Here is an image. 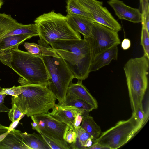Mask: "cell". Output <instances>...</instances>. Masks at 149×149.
Returning <instances> with one entry per match:
<instances>
[{"mask_svg": "<svg viewBox=\"0 0 149 149\" xmlns=\"http://www.w3.org/2000/svg\"><path fill=\"white\" fill-rule=\"evenodd\" d=\"M12 52L11 69L25 82L48 86L50 76L42 57L19 49Z\"/></svg>", "mask_w": 149, "mask_h": 149, "instance_id": "cell-4", "label": "cell"}, {"mask_svg": "<svg viewBox=\"0 0 149 149\" xmlns=\"http://www.w3.org/2000/svg\"><path fill=\"white\" fill-rule=\"evenodd\" d=\"M1 90V87H0V91Z\"/></svg>", "mask_w": 149, "mask_h": 149, "instance_id": "cell-41", "label": "cell"}, {"mask_svg": "<svg viewBox=\"0 0 149 149\" xmlns=\"http://www.w3.org/2000/svg\"><path fill=\"white\" fill-rule=\"evenodd\" d=\"M130 40L127 38H125L122 41L121 43V47L124 50L128 49L131 46Z\"/></svg>", "mask_w": 149, "mask_h": 149, "instance_id": "cell-35", "label": "cell"}, {"mask_svg": "<svg viewBox=\"0 0 149 149\" xmlns=\"http://www.w3.org/2000/svg\"><path fill=\"white\" fill-rule=\"evenodd\" d=\"M93 142V139L91 138H89L86 141L85 144L86 149L90 147L92 145Z\"/></svg>", "mask_w": 149, "mask_h": 149, "instance_id": "cell-38", "label": "cell"}, {"mask_svg": "<svg viewBox=\"0 0 149 149\" xmlns=\"http://www.w3.org/2000/svg\"><path fill=\"white\" fill-rule=\"evenodd\" d=\"M149 60L144 55L131 58L123 67L131 107L135 113L141 105L147 88Z\"/></svg>", "mask_w": 149, "mask_h": 149, "instance_id": "cell-5", "label": "cell"}, {"mask_svg": "<svg viewBox=\"0 0 149 149\" xmlns=\"http://www.w3.org/2000/svg\"><path fill=\"white\" fill-rule=\"evenodd\" d=\"M86 149H109L108 148L102 146L97 143H94L90 147L87 148Z\"/></svg>", "mask_w": 149, "mask_h": 149, "instance_id": "cell-36", "label": "cell"}, {"mask_svg": "<svg viewBox=\"0 0 149 149\" xmlns=\"http://www.w3.org/2000/svg\"><path fill=\"white\" fill-rule=\"evenodd\" d=\"M76 137L75 141L70 146L71 149H85V144L89 138H92L93 142L94 139L93 137L80 126L74 129Z\"/></svg>", "mask_w": 149, "mask_h": 149, "instance_id": "cell-23", "label": "cell"}, {"mask_svg": "<svg viewBox=\"0 0 149 149\" xmlns=\"http://www.w3.org/2000/svg\"><path fill=\"white\" fill-rule=\"evenodd\" d=\"M21 119V118H19L16 121L12 122V123L9 127V129L8 132H9L10 131H11L13 129H14V127L17 125L19 121Z\"/></svg>", "mask_w": 149, "mask_h": 149, "instance_id": "cell-37", "label": "cell"}, {"mask_svg": "<svg viewBox=\"0 0 149 149\" xmlns=\"http://www.w3.org/2000/svg\"><path fill=\"white\" fill-rule=\"evenodd\" d=\"M107 3L119 19L134 23L141 22L142 14L138 9L129 6L120 0H109Z\"/></svg>", "mask_w": 149, "mask_h": 149, "instance_id": "cell-13", "label": "cell"}, {"mask_svg": "<svg viewBox=\"0 0 149 149\" xmlns=\"http://www.w3.org/2000/svg\"><path fill=\"white\" fill-rule=\"evenodd\" d=\"M66 3V12L67 14L83 16L90 18L93 20L91 15L83 8L77 0H67Z\"/></svg>", "mask_w": 149, "mask_h": 149, "instance_id": "cell-24", "label": "cell"}, {"mask_svg": "<svg viewBox=\"0 0 149 149\" xmlns=\"http://www.w3.org/2000/svg\"><path fill=\"white\" fill-rule=\"evenodd\" d=\"M80 126L93 137L94 142L102 133L100 127L96 124L93 117L89 115L83 118Z\"/></svg>", "mask_w": 149, "mask_h": 149, "instance_id": "cell-22", "label": "cell"}, {"mask_svg": "<svg viewBox=\"0 0 149 149\" xmlns=\"http://www.w3.org/2000/svg\"><path fill=\"white\" fill-rule=\"evenodd\" d=\"M33 37L26 34L11 36L0 40V61L3 64L11 68L12 49H19V45Z\"/></svg>", "mask_w": 149, "mask_h": 149, "instance_id": "cell-12", "label": "cell"}, {"mask_svg": "<svg viewBox=\"0 0 149 149\" xmlns=\"http://www.w3.org/2000/svg\"><path fill=\"white\" fill-rule=\"evenodd\" d=\"M9 127L0 124V141L7 135L8 132Z\"/></svg>", "mask_w": 149, "mask_h": 149, "instance_id": "cell-34", "label": "cell"}, {"mask_svg": "<svg viewBox=\"0 0 149 149\" xmlns=\"http://www.w3.org/2000/svg\"><path fill=\"white\" fill-rule=\"evenodd\" d=\"M135 113L139 121L143 125L147 119L143 110L141 104Z\"/></svg>", "mask_w": 149, "mask_h": 149, "instance_id": "cell-30", "label": "cell"}, {"mask_svg": "<svg viewBox=\"0 0 149 149\" xmlns=\"http://www.w3.org/2000/svg\"><path fill=\"white\" fill-rule=\"evenodd\" d=\"M67 93L89 104L94 109H97L98 105L97 101L83 85L82 81H77L76 83L71 82L68 87Z\"/></svg>", "mask_w": 149, "mask_h": 149, "instance_id": "cell-17", "label": "cell"}, {"mask_svg": "<svg viewBox=\"0 0 149 149\" xmlns=\"http://www.w3.org/2000/svg\"><path fill=\"white\" fill-rule=\"evenodd\" d=\"M40 135L49 145L51 149H63L61 146L44 135Z\"/></svg>", "mask_w": 149, "mask_h": 149, "instance_id": "cell-31", "label": "cell"}, {"mask_svg": "<svg viewBox=\"0 0 149 149\" xmlns=\"http://www.w3.org/2000/svg\"><path fill=\"white\" fill-rule=\"evenodd\" d=\"M11 104L12 108L8 112V116L9 120L13 122L19 118L21 119L24 115L15 104Z\"/></svg>", "mask_w": 149, "mask_h": 149, "instance_id": "cell-28", "label": "cell"}, {"mask_svg": "<svg viewBox=\"0 0 149 149\" xmlns=\"http://www.w3.org/2000/svg\"><path fill=\"white\" fill-rule=\"evenodd\" d=\"M84 37L80 40L60 41L50 44L64 60L78 81L88 77L94 57L91 38Z\"/></svg>", "mask_w": 149, "mask_h": 149, "instance_id": "cell-1", "label": "cell"}, {"mask_svg": "<svg viewBox=\"0 0 149 149\" xmlns=\"http://www.w3.org/2000/svg\"><path fill=\"white\" fill-rule=\"evenodd\" d=\"M90 37L94 56L120 43L118 32L94 22L92 26Z\"/></svg>", "mask_w": 149, "mask_h": 149, "instance_id": "cell-9", "label": "cell"}, {"mask_svg": "<svg viewBox=\"0 0 149 149\" xmlns=\"http://www.w3.org/2000/svg\"><path fill=\"white\" fill-rule=\"evenodd\" d=\"M146 100L141 102V105L143 110L144 112L147 119L149 116L148 96L146 97Z\"/></svg>", "mask_w": 149, "mask_h": 149, "instance_id": "cell-33", "label": "cell"}, {"mask_svg": "<svg viewBox=\"0 0 149 149\" xmlns=\"http://www.w3.org/2000/svg\"><path fill=\"white\" fill-rule=\"evenodd\" d=\"M76 137V133L74 130L69 128L66 134L65 141L67 143L71 144L75 141Z\"/></svg>", "mask_w": 149, "mask_h": 149, "instance_id": "cell-29", "label": "cell"}, {"mask_svg": "<svg viewBox=\"0 0 149 149\" xmlns=\"http://www.w3.org/2000/svg\"><path fill=\"white\" fill-rule=\"evenodd\" d=\"M21 134L23 141L29 149H51L41 135L21 132Z\"/></svg>", "mask_w": 149, "mask_h": 149, "instance_id": "cell-19", "label": "cell"}, {"mask_svg": "<svg viewBox=\"0 0 149 149\" xmlns=\"http://www.w3.org/2000/svg\"><path fill=\"white\" fill-rule=\"evenodd\" d=\"M34 23L39 33L38 44L44 47H50L51 43L58 41L81 39L80 33L74 30L68 24L66 16L54 10L39 16Z\"/></svg>", "mask_w": 149, "mask_h": 149, "instance_id": "cell-3", "label": "cell"}, {"mask_svg": "<svg viewBox=\"0 0 149 149\" xmlns=\"http://www.w3.org/2000/svg\"><path fill=\"white\" fill-rule=\"evenodd\" d=\"M118 52L117 45H115L95 55L91 65L90 72L96 71L109 65L112 60H116Z\"/></svg>", "mask_w": 149, "mask_h": 149, "instance_id": "cell-16", "label": "cell"}, {"mask_svg": "<svg viewBox=\"0 0 149 149\" xmlns=\"http://www.w3.org/2000/svg\"><path fill=\"white\" fill-rule=\"evenodd\" d=\"M66 16L68 24L74 30L81 34L84 37H90L94 20L77 15L67 14Z\"/></svg>", "mask_w": 149, "mask_h": 149, "instance_id": "cell-15", "label": "cell"}, {"mask_svg": "<svg viewBox=\"0 0 149 149\" xmlns=\"http://www.w3.org/2000/svg\"><path fill=\"white\" fill-rule=\"evenodd\" d=\"M141 45L143 47L144 55L149 59V32L147 30L145 25L142 23Z\"/></svg>", "mask_w": 149, "mask_h": 149, "instance_id": "cell-25", "label": "cell"}, {"mask_svg": "<svg viewBox=\"0 0 149 149\" xmlns=\"http://www.w3.org/2000/svg\"><path fill=\"white\" fill-rule=\"evenodd\" d=\"M6 95V94H0V113L8 112L10 110L4 104V99Z\"/></svg>", "mask_w": 149, "mask_h": 149, "instance_id": "cell-32", "label": "cell"}, {"mask_svg": "<svg viewBox=\"0 0 149 149\" xmlns=\"http://www.w3.org/2000/svg\"><path fill=\"white\" fill-rule=\"evenodd\" d=\"M143 125L133 112L128 119L118 121L114 126L102 133L94 143L109 149L118 148L128 142Z\"/></svg>", "mask_w": 149, "mask_h": 149, "instance_id": "cell-7", "label": "cell"}, {"mask_svg": "<svg viewBox=\"0 0 149 149\" xmlns=\"http://www.w3.org/2000/svg\"><path fill=\"white\" fill-rule=\"evenodd\" d=\"M3 3V0H0V10L2 7Z\"/></svg>", "mask_w": 149, "mask_h": 149, "instance_id": "cell-40", "label": "cell"}, {"mask_svg": "<svg viewBox=\"0 0 149 149\" xmlns=\"http://www.w3.org/2000/svg\"><path fill=\"white\" fill-rule=\"evenodd\" d=\"M142 10L141 23L144 24L149 32V0H139Z\"/></svg>", "mask_w": 149, "mask_h": 149, "instance_id": "cell-26", "label": "cell"}, {"mask_svg": "<svg viewBox=\"0 0 149 149\" xmlns=\"http://www.w3.org/2000/svg\"><path fill=\"white\" fill-rule=\"evenodd\" d=\"M32 121L37 124L38 133L54 141L63 149H71L65 141L69 127L54 118L48 113L31 116Z\"/></svg>", "mask_w": 149, "mask_h": 149, "instance_id": "cell-8", "label": "cell"}, {"mask_svg": "<svg viewBox=\"0 0 149 149\" xmlns=\"http://www.w3.org/2000/svg\"><path fill=\"white\" fill-rule=\"evenodd\" d=\"M24 46L29 52L40 57H59L54 49L51 47H47L35 43L27 42L24 43Z\"/></svg>", "mask_w": 149, "mask_h": 149, "instance_id": "cell-20", "label": "cell"}, {"mask_svg": "<svg viewBox=\"0 0 149 149\" xmlns=\"http://www.w3.org/2000/svg\"><path fill=\"white\" fill-rule=\"evenodd\" d=\"M33 121V122L31 123L32 127V128L34 130H35L37 132H38V129L37 124L35 121Z\"/></svg>", "mask_w": 149, "mask_h": 149, "instance_id": "cell-39", "label": "cell"}, {"mask_svg": "<svg viewBox=\"0 0 149 149\" xmlns=\"http://www.w3.org/2000/svg\"><path fill=\"white\" fill-rule=\"evenodd\" d=\"M50 76L48 87L58 101V104L64 102L68 87L74 76L64 60L58 57L43 56Z\"/></svg>", "mask_w": 149, "mask_h": 149, "instance_id": "cell-6", "label": "cell"}, {"mask_svg": "<svg viewBox=\"0 0 149 149\" xmlns=\"http://www.w3.org/2000/svg\"><path fill=\"white\" fill-rule=\"evenodd\" d=\"M92 16L95 22L118 32L121 30L119 23L107 9L103 6V2L97 0H77Z\"/></svg>", "mask_w": 149, "mask_h": 149, "instance_id": "cell-10", "label": "cell"}, {"mask_svg": "<svg viewBox=\"0 0 149 149\" xmlns=\"http://www.w3.org/2000/svg\"><path fill=\"white\" fill-rule=\"evenodd\" d=\"M80 109L76 108L56 104L48 113L57 120L68 125L74 130V124L76 113Z\"/></svg>", "mask_w": 149, "mask_h": 149, "instance_id": "cell-14", "label": "cell"}, {"mask_svg": "<svg viewBox=\"0 0 149 149\" xmlns=\"http://www.w3.org/2000/svg\"><path fill=\"white\" fill-rule=\"evenodd\" d=\"M21 132L13 129L0 141V149H29L23 142Z\"/></svg>", "mask_w": 149, "mask_h": 149, "instance_id": "cell-18", "label": "cell"}, {"mask_svg": "<svg viewBox=\"0 0 149 149\" xmlns=\"http://www.w3.org/2000/svg\"><path fill=\"white\" fill-rule=\"evenodd\" d=\"M18 82L23 91L17 97H12L11 103L15 104L24 115L29 117L47 113L56 106V99L47 85L29 84L21 77Z\"/></svg>", "mask_w": 149, "mask_h": 149, "instance_id": "cell-2", "label": "cell"}, {"mask_svg": "<svg viewBox=\"0 0 149 149\" xmlns=\"http://www.w3.org/2000/svg\"><path fill=\"white\" fill-rule=\"evenodd\" d=\"M61 105L76 108L89 112L94 109L89 104L68 93L64 102Z\"/></svg>", "mask_w": 149, "mask_h": 149, "instance_id": "cell-21", "label": "cell"}, {"mask_svg": "<svg viewBox=\"0 0 149 149\" xmlns=\"http://www.w3.org/2000/svg\"><path fill=\"white\" fill-rule=\"evenodd\" d=\"M23 89V86L22 85L17 86H14L12 87L1 89L0 94L9 95L12 97H16L22 92Z\"/></svg>", "mask_w": 149, "mask_h": 149, "instance_id": "cell-27", "label": "cell"}, {"mask_svg": "<svg viewBox=\"0 0 149 149\" xmlns=\"http://www.w3.org/2000/svg\"><path fill=\"white\" fill-rule=\"evenodd\" d=\"M20 34L34 37L38 36L39 33L35 23L23 24L18 22L10 15L0 13V40L7 36Z\"/></svg>", "mask_w": 149, "mask_h": 149, "instance_id": "cell-11", "label": "cell"}]
</instances>
